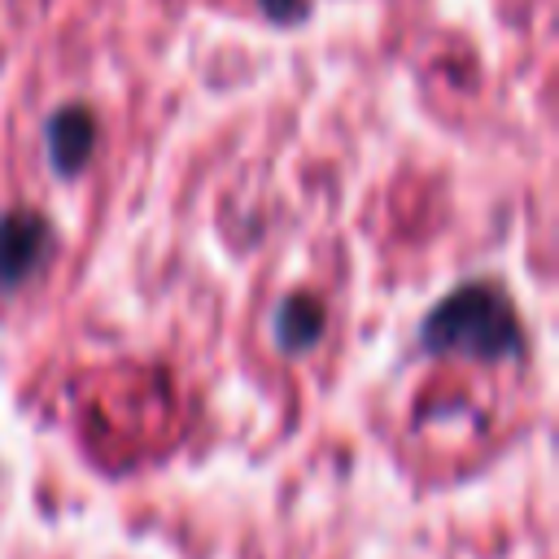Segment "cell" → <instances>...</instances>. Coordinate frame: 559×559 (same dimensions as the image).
I'll return each instance as SVG.
<instances>
[{"mask_svg": "<svg viewBox=\"0 0 559 559\" xmlns=\"http://www.w3.org/2000/svg\"><path fill=\"white\" fill-rule=\"evenodd\" d=\"M262 9H266V17H275V22H297V17L306 13V0H262Z\"/></svg>", "mask_w": 559, "mask_h": 559, "instance_id": "5b68a950", "label": "cell"}, {"mask_svg": "<svg viewBox=\"0 0 559 559\" xmlns=\"http://www.w3.org/2000/svg\"><path fill=\"white\" fill-rule=\"evenodd\" d=\"M52 253V231L31 210H4L0 214V293L26 284Z\"/></svg>", "mask_w": 559, "mask_h": 559, "instance_id": "7a4b0ae2", "label": "cell"}, {"mask_svg": "<svg viewBox=\"0 0 559 559\" xmlns=\"http://www.w3.org/2000/svg\"><path fill=\"white\" fill-rule=\"evenodd\" d=\"M48 157L61 175H74L96 148V114L87 105H61L44 127Z\"/></svg>", "mask_w": 559, "mask_h": 559, "instance_id": "3957f363", "label": "cell"}, {"mask_svg": "<svg viewBox=\"0 0 559 559\" xmlns=\"http://www.w3.org/2000/svg\"><path fill=\"white\" fill-rule=\"evenodd\" d=\"M424 345L432 354H472V358H502L520 349V319L502 288L467 284L450 293L424 323Z\"/></svg>", "mask_w": 559, "mask_h": 559, "instance_id": "6da1fadb", "label": "cell"}, {"mask_svg": "<svg viewBox=\"0 0 559 559\" xmlns=\"http://www.w3.org/2000/svg\"><path fill=\"white\" fill-rule=\"evenodd\" d=\"M319 336H323V306H319L314 297L297 293V297H288V301L275 310V341H280V349L301 354V349H310Z\"/></svg>", "mask_w": 559, "mask_h": 559, "instance_id": "277c9868", "label": "cell"}]
</instances>
